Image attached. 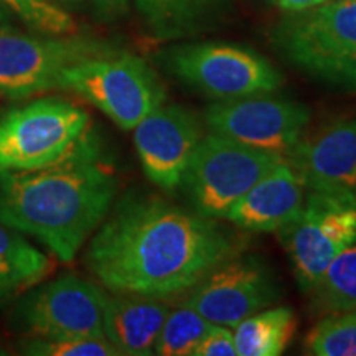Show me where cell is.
Instances as JSON below:
<instances>
[{"label": "cell", "instance_id": "1", "mask_svg": "<svg viewBox=\"0 0 356 356\" xmlns=\"http://www.w3.org/2000/svg\"><path fill=\"white\" fill-rule=\"evenodd\" d=\"M241 249V239L215 218L139 195L124 198L102 222L86 264L115 293L165 299L188 292Z\"/></svg>", "mask_w": 356, "mask_h": 356}, {"label": "cell", "instance_id": "2", "mask_svg": "<svg viewBox=\"0 0 356 356\" xmlns=\"http://www.w3.org/2000/svg\"><path fill=\"white\" fill-rule=\"evenodd\" d=\"M118 178L91 140L50 167L0 175V220L71 262L109 213Z\"/></svg>", "mask_w": 356, "mask_h": 356}, {"label": "cell", "instance_id": "3", "mask_svg": "<svg viewBox=\"0 0 356 356\" xmlns=\"http://www.w3.org/2000/svg\"><path fill=\"white\" fill-rule=\"evenodd\" d=\"M279 51L312 76L356 86V0L289 12L274 30Z\"/></svg>", "mask_w": 356, "mask_h": 356}, {"label": "cell", "instance_id": "4", "mask_svg": "<svg viewBox=\"0 0 356 356\" xmlns=\"http://www.w3.org/2000/svg\"><path fill=\"white\" fill-rule=\"evenodd\" d=\"M89 114L73 102L43 97L0 115V175L33 172L70 157L88 140Z\"/></svg>", "mask_w": 356, "mask_h": 356}, {"label": "cell", "instance_id": "5", "mask_svg": "<svg viewBox=\"0 0 356 356\" xmlns=\"http://www.w3.org/2000/svg\"><path fill=\"white\" fill-rule=\"evenodd\" d=\"M58 88L96 106L124 131H132L145 115L165 102V89L140 58L104 51L71 65Z\"/></svg>", "mask_w": 356, "mask_h": 356}, {"label": "cell", "instance_id": "6", "mask_svg": "<svg viewBox=\"0 0 356 356\" xmlns=\"http://www.w3.org/2000/svg\"><path fill=\"white\" fill-rule=\"evenodd\" d=\"M284 157L239 144L221 134L202 137L181 178L191 210L226 218L231 208Z\"/></svg>", "mask_w": 356, "mask_h": 356}, {"label": "cell", "instance_id": "7", "mask_svg": "<svg viewBox=\"0 0 356 356\" xmlns=\"http://www.w3.org/2000/svg\"><path fill=\"white\" fill-rule=\"evenodd\" d=\"M277 233L297 282L309 293L333 257L356 243V193L309 190L300 211Z\"/></svg>", "mask_w": 356, "mask_h": 356}, {"label": "cell", "instance_id": "8", "mask_svg": "<svg viewBox=\"0 0 356 356\" xmlns=\"http://www.w3.org/2000/svg\"><path fill=\"white\" fill-rule=\"evenodd\" d=\"M173 74L216 101L273 92L282 74L264 56L228 43L185 44L172 51Z\"/></svg>", "mask_w": 356, "mask_h": 356}, {"label": "cell", "instance_id": "9", "mask_svg": "<svg viewBox=\"0 0 356 356\" xmlns=\"http://www.w3.org/2000/svg\"><path fill=\"white\" fill-rule=\"evenodd\" d=\"M109 48L86 38L33 37L0 29V96L22 99L58 88L68 66Z\"/></svg>", "mask_w": 356, "mask_h": 356}, {"label": "cell", "instance_id": "10", "mask_svg": "<svg viewBox=\"0 0 356 356\" xmlns=\"http://www.w3.org/2000/svg\"><path fill=\"white\" fill-rule=\"evenodd\" d=\"M204 121L210 132L286 159L304 137L310 111L302 102L266 92L215 102L204 113Z\"/></svg>", "mask_w": 356, "mask_h": 356}, {"label": "cell", "instance_id": "11", "mask_svg": "<svg viewBox=\"0 0 356 356\" xmlns=\"http://www.w3.org/2000/svg\"><path fill=\"white\" fill-rule=\"evenodd\" d=\"M188 292L186 305L210 323L228 328L273 305L280 296L264 262L241 252L213 267Z\"/></svg>", "mask_w": 356, "mask_h": 356}, {"label": "cell", "instance_id": "12", "mask_svg": "<svg viewBox=\"0 0 356 356\" xmlns=\"http://www.w3.org/2000/svg\"><path fill=\"white\" fill-rule=\"evenodd\" d=\"M106 299L95 284L68 274L29 293L17 307V322L42 338L104 337Z\"/></svg>", "mask_w": 356, "mask_h": 356}, {"label": "cell", "instance_id": "13", "mask_svg": "<svg viewBox=\"0 0 356 356\" xmlns=\"http://www.w3.org/2000/svg\"><path fill=\"white\" fill-rule=\"evenodd\" d=\"M132 131L147 178L163 190L180 186L203 137L197 115L181 106L162 104Z\"/></svg>", "mask_w": 356, "mask_h": 356}, {"label": "cell", "instance_id": "14", "mask_svg": "<svg viewBox=\"0 0 356 356\" xmlns=\"http://www.w3.org/2000/svg\"><path fill=\"white\" fill-rule=\"evenodd\" d=\"M286 160L307 190L356 193V121L338 119L304 136Z\"/></svg>", "mask_w": 356, "mask_h": 356}, {"label": "cell", "instance_id": "15", "mask_svg": "<svg viewBox=\"0 0 356 356\" xmlns=\"http://www.w3.org/2000/svg\"><path fill=\"white\" fill-rule=\"evenodd\" d=\"M307 197L299 173L284 159L231 208L226 220L256 233H277L297 213Z\"/></svg>", "mask_w": 356, "mask_h": 356}, {"label": "cell", "instance_id": "16", "mask_svg": "<svg viewBox=\"0 0 356 356\" xmlns=\"http://www.w3.org/2000/svg\"><path fill=\"white\" fill-rule=\"evenodd\" d=\"M170 307L160 297L118 293L104 304V337L119 355H154Z\"/></svg>", "mask_w": 356, "mask_h": 356}, {"label": "cell", "instance_id": "17", "mask_svg": "<svg viewBox=\"0 0 356 356\" xmlns=\"http://www.w3.org/2000/svg\"><path fill=\"white\" fill-rule=\"evenodd\" d=\"M53 264L20 231L0 220V297L15 296L51 273Z\"/></svg>", "mask_w": 356, "mask_h": 356}, {"label": "cell", "instance_id": "18", "mask_svg": "<svg viewBox=\"0 0 356 356\" xmlns=\"http://www.w3.org/2000/svg\"><path fill=\"white\" fill-rule=\"evenodd\" d=\"M297 318L289 307L259 310L233 328L238 356H279L291 343Z\"/></svg>", "mask_w": 356, "mask_h": 356}, {"label": "cell", "instance_id": "19", "mask_svg": "<svg viewBox=\"0 0 356 356\" xmlns=\"http://www.w3.org/2000/svg\"><path fill=\"white\" fill-rule=\"evenodd\" d=\"M309 293L312 297V309L320 315L356 310L355 243L333 257Z\"/></svg>", "mask_w": 356, "mask_h": 356}, {"label": "cell", "instance_id": "20", "mask_svg": "<svg viewBox=\"0 0 356 356\" xmlns=\"http://www.w3.org/2000/svg\"><path fill=\"white\" fill-rule=\"evenodd\" d=\"M211 325L186 304L170 309L159 333L154 355L193 356L195 348L210 330Z\"/></svg>", "mask_w": 356, "mask_h": 356}, {"label": "cell", "instance_id": "21", "mask_svg": "<svg viewBox=\"0 0 356 356\" xmlns=\"http://www.w3.org/2000/svg\"><path fill=\"white\" fill-rule=\"evenodd\" d=\"M136 3L160 35H177L215 12L222 0H136Z\"/></svg>", "mask_w": 356, "mask_h": 356}, {"label": "cell", "instance_id": "22", "mask_svg": "<svg viewBox=\"0 0 356 356\" xmlns=\"http://www.w3.org/2000/svg\"><path fill=\"white\" fill-rule=\"evenodd\" d=\"M310 355L356 356V310L325 315L305 340Z\"/></svg>", "mask_w": 356, "mask_h": 356}, {"label": "cell", "instance_id": "23", "mask_svg": "<svg viewBox=\"0 0 356 356\" xmlns=\"http://www.w3.org/2000/svg\"><path fill=\"white\" fill-rule=\"evenodd\" d=\"M3 7L19 15L30 29L43 35L61 37L76 32V22L73 17L50 0H0Z\"/></svg>", "mask_w": 356, "mask_h": 356}, {"label": "cell", "instance_id": "24", "mask_svg": "<svg viewBox=\"0 0 356 356\" xmlns=\"http://www.w3.org/2000/svg\"><path fill=\"white\" fill-rule=\"evenodd\" d=\"M22 353L35 356H118L119 351L106 337H35L22 345Z\"/></svg>", "mask_w": 356, "mask_h": 356}, {"label": "cell", "instance_id": "25", "mask_svg": "<svg viewBox=\"0 0 356 356\" xmlns=\"http://www.w3.org/2000/svg\"><path fill=\"white\" fill-rule=\"evenodd\" d=\"M193 356H238L236 355L233 328L211 325L207 335L197 345Z\"/></svg>", "mask_w": 356, "mask_h": 356}, {"label": "cell", "instance_id": "26", "mask_svg": "<svg viewBox=\"0 0 356 356\" xmlns=\"http://www.w3.org/2000/svg\"><path fill=\"white\" fill-rule=\"evenodd\" d=\"M89 3L96 8L97 13L108 19L121 17L127 12L129 7V0H89Z\"/></svg>", "mask_w": 356, "mask_h": 356}, {"label": "cell", "instance_id": "27", "mask_svg": "<svg viewBox=\"0 0 356 356\" xmlns=\"http://www.w3.org/2000/svg\"><path fill=\"white\" fill-rule=\"evenodd\" d=\"M275 3L280 8L287 12H297V10H304V8L318 6V3L327 2V0H274Z\"/></svg>", "mask_w": 356, "mask_h": 356}, {"label": "cell", "instance_id": "28", "mask_svg": "<svg viewBox=\"0 0 356 356\" xmlns=\"http://www.w3.org/2000/svg\"><path fill=\"white\" fill-rule=\"evenodd\" d=\"M50 2H55L58 6H76L81 0H50Z\"/></svg>", "mask_w": 356, "mask_h": 356}, {"label": "cell", "instance_id": "29", "mask_svg": "<svg viewBox=\"0 0 356 356\" xmlns=\"http://www.w3.org/2000/svg\"><path fill=\"white\" fill-rule=\"evenodd\" d=\"M6 19H7V12H6V8H3L2 2H0V24H2Z\"/></svg>", "mask_w": 356, "mask_h": 356}]
</instances>
